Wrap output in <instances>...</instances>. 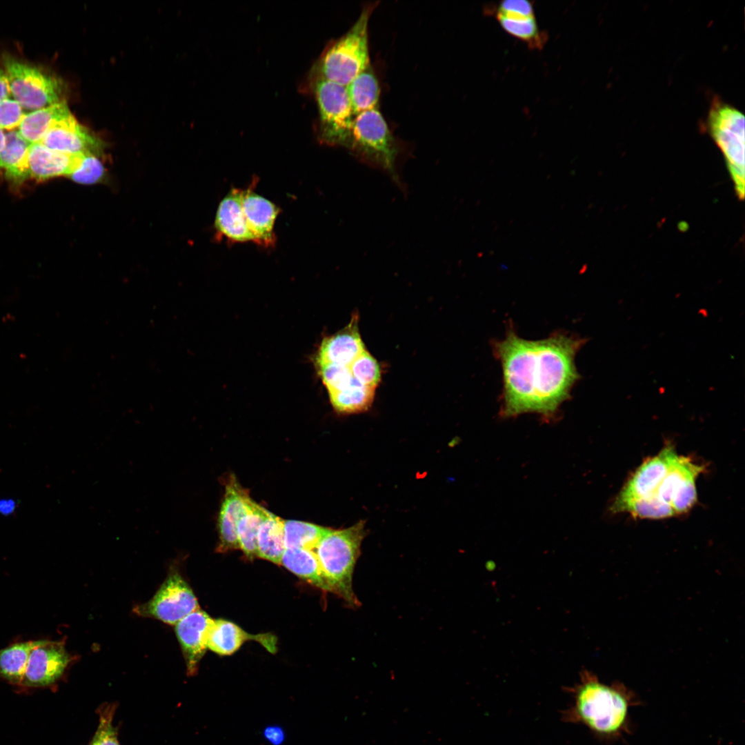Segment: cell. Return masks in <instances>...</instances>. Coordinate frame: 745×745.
Here are the masks:
<instances>
[{
  "label": "cell",
  "mask_w": 745,
  "mask_h": 745,
  "mask_svg": "<svg viewBox=\"0 0 745 745\" xmlns=\"http://www.w3.org/2000/svg\"><path fill=\"white\" fill-rule=\"evenodd\" d=\"M584 342L563 332L527 340L513 330L495 342L494 353L503 375L501 415L555 416L580 378L575 358Z\"/></svg>",
  "instance_id": "cell-1"
},
{
  "label": "cell",
  "mask_w": 745,
  "mask_h": 745,
  "mask_svg": "<svg viewBox=\"0 0 745 745\" xmlns=\"http://www.w3.org/2000/svg\"><path fill=\"white\" fill-rule=\"evenodd\" d=\"M364 526V523L359 522L345 529H332L314 550L330 591L352 606L358 605L352 577L365 535Z\"/></svg>",
  "instance_id": "cell-2"
},
{
  "label": "cell",
  "mask_w": 745,
  "mask_h": 745,
  "mask_svg": "<svg viewBox=\"0 0 745 745\" xmlns=\"http://www.w3.org/2000/svg\"><path fill=\"white\" fill-rule=\"evenodd\" d=\"M345 148L363 162L385 171L401 186L397 169L400 146L379 108L355 115Z\"/></svg>",
  "instance_id": "cell-3"
},
{
  "label": "cell",
  "mask_w": 745,
  "mask_h": 745,
  "mask_svg": "<svg viewBox=\"0 0 745 745\" xmlns=\"http://www.w3.org/2000/svg\"><path fill=\"white\" fill-rule=\"evenodd\" d=\"M377 2L365 5L350 28L324 52L320 77L346 86L370 65L368 23Z\"/></svg>",
  "instance_id": "cell-4"
},
{
  "label": "cell",
  "mask_w": 745,
  "mask_h": 745,
  "mask_svg": "<svg viewBox=\"0 0 745 745\" xmlns=\"http://www.w3.org/2000/svg\"><path fill=\"white\" fill-rule=\"evenodd\" d=\"M10 95L25 112L57 103L62 99V83L39 68L9 54L1 56Z\"/></svg>",
  "instance_id": "cell-5"
},
{
  "label": "cell",
  "mask_w": 745,
  "mask_h": 745,
  "mask_svg": "<svg viewBox=\"0 0 745 745\" xmlns=\"http://www.w3.org/2000/svg\"><path fill=\"white\" fill-rule=\"evenodd\" d=\"M575 708L579 717L591 729L603 734L617 732L628 711L625 696L617 689L592 677L585 678L577 691Z\"/></svg>",
  "instance_id": "cell-6"
},
{
  "label": "cell",
  "mask_w": 745,
  "mask_h": 745,
  "mask_svg": "<svg viewBox=\"0 0 745 745\" xmlns=\"http://www.w3.org/2000/svg\"><path fill=\"white\" fill-rule=\"evenodd\" d=\"M707 127L721 149L739 199L744 195V115L735 108L715 101L707 117Z\"/></svg>",
  "instance_id": "cell-7"
},
{
  "label": "cell",
  "mask_w": 745,
  "mask_h": 745,
  "mask_svg": "<svg viewBox=\"0 0 745 745\" xmlns=\"http://www.w3.org/2000/svg\"><path fill=\"white\" fill-rule=\"evenodd\" d=\"M315 94L321 140L330 146L346 147L355 117L346 87L320 77L316 81Z\"/></svg>",
  "instance_id": "cell-8"
},
{
  "label": "cell",
  "mask_w": 745,
  "mask_h": 745,
  "mask_svg": "<svg viewBox=\"0 0 745 745\" xmlns=\"http://www.w3.org/2000/svg\"><path fill=\"white\" fill-rule=\"evenodd\" d=\"M199 609L192 589L179 573H170L154 597L137 606L139 615L150 617L168 624H176L190 613Z\"/></svg>",
  "instance_id": "cell-9"
},
{
  "label": "cell",
  "mask_w": 745,
  "mask_h": 745,
  "mask_svg": "<svg viewBox=\"0 0 745 745\" xmlns=\"http://www.w3.org/2000/svg\"><path fill=\"white\" fill-rule=\"evenodd\" d=\"M71 662L63 642H44L30 653L21 686L46 687L61 678Z\"/></svg>",
  "instance_id": "cell-10"
},
{
  "label": "cell",
  "mask_w": 745,
  "mask_h": 745,
  "mask_svg": "<svg viewBox=\"0 0 745 745\" xmlns=\"http://www.w3.org/2000/svg\"><path fill=\"white\" fill-rule=\"evenodd\" d=\"M248 493L234 475L225 484V493L217 520L219 544L216 551L226 553L239 548L237 525L251 501Z\"/></svg>",
  "instance_id": "cell-11"
},
{
  "label": "cell",
  "mask_w": 745,
  "mask_h": 745,
  "mask_svg": "<svg viewBox=\"0 0 745 745\" xmlns=\"http://www.w3.org/2000/svg\"><path fill=\"white\" fill-rule=\"evenodd\" d=\"M39 143L52 150L70 155L90 153L99 156L103 145L72 115L54 123Z\"/></svg>",
  "instance_id": "cell-12"
},
{
  "label": "cell",
  "mask_w": 745,
  "mask_h": 745,
  "mask_svg": "<svg viewBox=\"0 0 745 745\" xmlns=\"http://www.w3.org/2000/svg\"><path fill=\"white\" fill-rule=\"evenodd\" d=\"M213 621L206 612L198 609L176 624V634L189 676L197 673L199 663L208 648V639Z\"/></svg>",
  "instance_id": "cell-13"
},
{
  "label": "cell",
  "mask_w": 745,
  "mask_h": 745,
  "mask_svg": "<svg viewBox=\"0 0 745 745\" xmlns=\"http://www.w3.org/2000/svg\"><path fill=\"white\" fill-rule=\"evenodd\" d=\"M677 453L672 446L646 459L629 478L619 497H648L655 493L670 470Z\"/></svg>",
  "instance_id": "cell-14"
},
{
  "label": "cell",
  "mask_w": 745,
  "mask_h": 745,
  "mask_svg": "<svg viewBox=\"0 0 745 745\" xmlns=\"http://www.w3.org/2000/svg\"><path fill=\"white\" fill-rule=\"evenodd\" d=\"M365 350L359 331L358 315H354L343 330L322 340L315 357V364L349 366Z\"/></svg>",
  "instance_id": "cell-15"
},
{
  "label": "cell",
  "mask_w": 745,
  "mask_h": 745,
  "mask_svg": "<svg viewBox=\"0 0 745 745\" xmlns=\"http://www.w3.org/2000/svg\"><path fill=\"white\" fill-rule=\"evenodd\" d=\"M241 206L255 243L270 247L275 243L274 226L279 209L250 189L242 190Z\"/></svg>",
  "instance_id": "cell-16"
},
{
  "label": "cell",
  "mask_w": 745,
  "mask_h": 745,
  "mask_svg": "<svg viewBox=\"0 0 745 745\" xmlns=\"http://www.w3.org/2000/svg\"><path fill=\"white\" fill-rule=\"evenodd\" d=\"M249 640L257 642L272 653L277 650L275 635L270 633L250 634L235 623L222 619L213 621L208 635V648L220 655H229Z\"/></svg>",
  "instance_id": "cell-17"
},
{
  "label": "cell",
  "mask_w": 745,
  "mask_h": 745,
  "mask_svg": "<svg viewBox=\"0 0 745 745\" xmlns=\"http://www.w3.org/2000/svg\"><path fill=\"white\" fill-rule=\"evenodd\" d=\"M242 190L232 188L219 203L215 226L221 236L237 243L254 241L241 206Z\"/></svg>",
  "instance_id": "cell-18"
},
{
  "label": "cell",
  "mask_w": 745,
  "mask_h": 745,
  "mask_svg": "<svg viewBox=\"0 0 745 745\" xmlns=\"http://www.w3.org/2000/svg\"><path fill=\"white\" fill-rule=\"evenodd\" d=\"M82 155H70L52 150L41 143H32L28 155V175L37 179L70 176Z\"/></svg>",
  "instance_id": "cell-19"
},
{
  "label": "cell",
  "mask_w": 745,
  "mask_h": 745,
  "mask_svg": "<svg viewBox=\"0 0 745 745\" xmlns=\"http://www.w3.org/2000/svg\"><path fill=\"white\" fill-rule=\"evenodd\" d=\"M65 100L52 106L27 112L17 131L30 143H39L57 122L71 115Z\"/></svg>",
  "instance_id": "cell-20"
},
{
  "label": "cell",
  "mask_w": 745,
  "mask_h": 745,
  "mask_svg": "<svg viewBox=\"0 0 745 745\" xmlns=\"http://www.w3.org/2000/svg\"><path fill=\"white\" fill-rule=\"evenodd\" d=\"M30 144L17 130L6 132L4 145L0 151V169L6 177L22 181L28 175V155Z\"/></svg>",
  "instance_id": "cell-21"
},
{
  "label": "cell",
  "mask_w": 745,
  "mask_h": 745,
  "mask_svg": "<svg viewBox=\"0 0 745 745\" xmlns=\"http://www.w3.org/2000/svg\"><path fill=\"white\" fill-rule=\"evenodd\" d=\"M284 520L267 510L257 534V557L280 564L286 550Z\"/></svg>",
  "instance_id": "cell-22"
},
{
  "label": "cell",
  "mask_w": 745,
  "mask_h": 745,
  "mask_svg": "<svg viewBox=\"0 0 745 745\" xmlns=\"http://www.w3.org/2000/svg\"><path fill=\"white\" fill-rule=\"evenodd\" d=\"M280 564L311 584L330 591L315 551L286 548Z\"/></svg>",
  "instance_id": "cell-23"
},
{
  "label": "cell",
  "mask_w": 745,
  "mask_h": 745,
  "mask_svg": "<svg viewBox=\"0 0 745 745\" xmlns=\"http://www.w3.org/2000/svg\"><path fill=\"white\" fill-rule=\"evenodd\" d=\"M44 640L17 642L0 649V677L21 685L31 651Z\"/></svg>",
  "instance_id": "cell-24"
},
{
  "label": "cell",
  "mask_w": 745,
  "mask_h": 745,
  "mask_svg": "<svg viewBox=\"0 0 745 745\" xmlns=\"http://www.w3.org/2000/svg\"><path fill=\"white\" fill-rule=\"evenodd\" d=\"M346 87L355 115L379 108L380 86L370 65Z\"/></svg>",
  "instance_id": "cell-25"
},
{
  "label": "cell",
  "mask_w": 745,
  "mask_h": 745,
  "mask_svg": "<svg viewBox=\"0 0 745 745\" xmlns=\"http://www.w3.org/2000/svg\"><path fill=\"white\" fill-rule=\"evenodd\" d=\"M703 469L702 466L695 464L689 457L677 455L655 495L662 502L670 505L678 490L688 481L696 479Z\"/></svg>",
  "instance_id": "cell-26"
},
{
  "label": "cell",
  "mask_w": 745,
  "mask_h": 745,
  "mask_svg": "<svg viewBox=\"0 0 745 745\" xmlns=\"http://www.w3.org/2000/svg\"><path fill=\"white\" fill-rule=\"evenodd\" d=\"M611 509L614 513L627 512L642 519H664L675 514L669 504L662 502L655 495L639 497H617Z\"/></svg>",
  "instance_id": "cell-27"
},
{
  "label": "cell",
  "mask_w": 745,
  "mask_h": 745,
  "mask_svg": "<svg viewBox=\"0 0 745 745\" xmlns=\"http://www.w3.org/2000/svg\"><path fill=\"white\" fill-rule=\"evenodd\" d=\"M286 548L315 550L320 541L332 529L306 522L284 520Z\"/></svg>",
  "instance_id": "cell-28"
},
{
  "label": "cell",
  "mask_w": 745,
  "mask_h": 745,
  "mask_svg": "<svg viewBox=\"0 0 745 745\" xmlns=\"http://www.w3.org/2000/svg\"><path fill=\"white\" fill-rule=\"evenodd\" d=\"M267 510L252 499L237 525L239 548L249 559L257 557V534Z\"/></svg>",
  "instance_id": "cell-29"
},
{
  "label": "cell",
  "mask_w": 745,
  "mask_h": 745,
  "mask_svg": "<svg viewBox=\"0 0 745 745\" xmlns=\"http://www.w3.org/2000/svg\"><path fill=\"white\" fill-rule=\"evenodd\" d=\"M375 388L357 381L344 390L329 394L334 409L341 413H357L368 409L372 404Z\"/></svg>",
  "instance_id": "cell-30"
},
{
  "label": "cell",
  "mask_w": 745,
  "mask_h": 745,
  "mask_svg": "<svg viewBox=\"0 0 745 745\" xmlns=\"http://www.w3.org/2000/svg\"><path fill=\"white\" fill-rule=\"evenodd\" d=\"M508 34L528 43L530 48L541 49L546 41V33L539 30L535 17H513L495 14Z\"/></svg>",
  "instance_id": "cell-31"
},
{
  "label": "cell",
  "mask_w": 745,
  "mask_h": 745,
  "mask_svg": "<svg viewBox=\"0 0 745 745\" xmlns=\"http://www.w3.org/2000/svg\"><path fill=\"white\" fill-rule=\"evenodd\" d=\"M354 379L360 384L376 388L381 381L379 363L367 350H364L349 366Z\"/></svg>",
  "instance_id": "cell-32"
},
{
  "label": "cell",
  "mask_w": 745,
  "mask_h": 745,
  "mask_svg": "<svg viewBox=\"0 0 745 745\" xmlns=\"http://www.w3.org/2000/svg\"><path fill=\"white\" fill-rule=\"evenodd\" d=\"M317 368L328 394L344 390L356 381L349 366L326 364Z\"/></svg>",
  "instance_id": "cell-33"
},
{
  "label": "cell",
  "mask_w": 745,
  "mask_h": 745,
  "mask_svg": "<svg viewBox=\"0 0 745 745\" xmlns=\"http://www.w3.org/2000/svg\"><path fill=\"white\" fill-rule=\"evenodd\" d=\"M105 176V168L98 155L95 154L83 155L78 165L70 175L71 179L79 183L94 184L101 181Z\"/></svg>",
  "instance_id": "cell-34"
},
{
  "label": "cell",
  "mask_w": 745,
  "mask_h": 745,
  "mask_svg": "<svg viewBox=\"0 0 745 745\" xmlns=\"http://www.w3.org/2000/svg\"><path fill=\"white\" fill-rule=\"evenodd\" d=\"M115 704H104L98 709L99 725L95 737L97 745H120L112 721L115 713Z\"/></svg>",
  "instance_id": "cell-35"
},
{
  "label": "cell",
  "mask_w": 745,
  "mask_h": 745,
  "mask_svg": "<svg viewBox=\"0 0 745 745\" xmlns=\"http://www.w3.org/2000/svg\"><path fill=\"white\" fill-rule=\"evenodd\" d=\"M20 104L12 98L0 102V129L4 132L19 128L26 114Z\"/></svg>",
  "instance_id": "cell-36"
},
{
  "label": "cell",
  "mask_w": 745,
  "mask_h": 745,
  "mask_svg": "<svg viewBox=\"0 0 745 745\" xmlns=\"http://www.w3.org/2000/svg\"><path fill=\"white\" fill-rule=\"evenodd\" d=\"M495 14L513 17H535L533 5L525 0H506L499 3Z\"/></svg>",
  "instance_id": "cell-37"
},
{
  "label": "cell",
  "mask_w": 745,
  "mask_h": 745,
  "mask_svg": "<svg viewBox=\"0 0 745 745\" xmlns=\"http://www.w3.org/2000/svg\"><path fill=\"white\" fill-rule=\"evenodd\" d=\"M262 735L270 745H282L286 739V733L279 724L266 726L262 731Z\"/></svg>",
  "instance_id": "cell-38"
},
{
  "label": "cell",
  "mask_w": 745,
  "mask_h": 745,
  "mask_svg": "<svg viewBox=\"0 0 745 745\" xmlns=\"http://www.w3.org/2000/svg\"><path fill=\"white\" fill-rule=\"evenodd\" d=\"M10 92L8 81L6 72L2 66H0V102L10 97Z\"/></svg>",
  "instance_id": "cell-39"
},
{
  "label": "cell",
  "mask_w": 745,
  "mask_h": 745,
  "mask_svg": "<svg viewBox=\"0 0 745 745\" xmlns=\"http://www.w3.org/2000/svg\"><path fill=\"white\" fill-rule=\"evenodd\" d=\"M5 135H6V132L3 130L0 129V151L1 150V149H2V148H3V145H4Z\"/></svg>",
  "instance_id": "cell-40"
},
{
  "label": "cell",
  "mask_w": 745,
  "mask_h": 745,
  "mask_svg": "<svg viewBox=\"0 0 745 745\" xmlns=\"http://www.w3.org/2000/svg\"><path fill=\"white\" fill-rule=\"evenodd\" d=\"M89 745H97V739H96V738L95 737H93L92 740L91 741V742L90 743Z\"/></svg>",
  "instance_id": "cell-41"
}]
</instances>
